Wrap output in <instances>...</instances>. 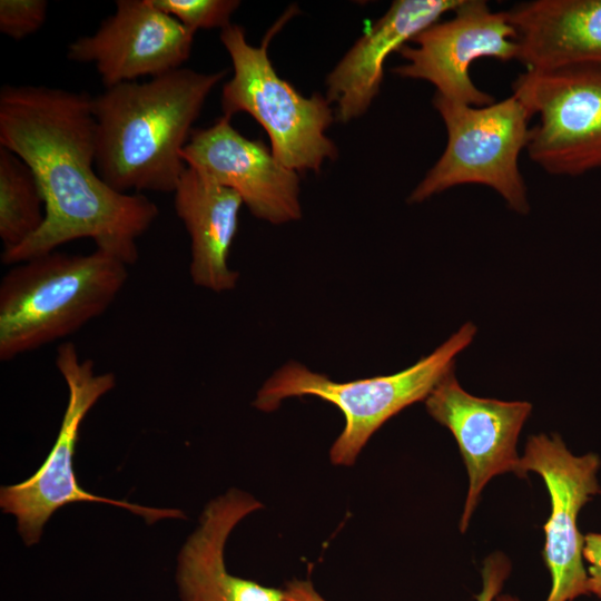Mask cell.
<instances>
[{"label":"cell","instance_id":"ac0fdd59","mask_svg":"<svg viewBox=\"0 0 601 601\" xmlns=\"http://www.w3.org/2000/svg\"><path fill=\"white\" fill-rule=\"evenodd\" d=\"M45 199L28 165L0 146V238L3 252L35 235L45 221Z\"/></svg>","mask_w":601,"mask_h":601},{"label":"cell","instance_id":"44dd1931","mask_svg":"<svg viewBox=\"0 0 601 601\" xmlns=\"http://www.w3.org/2000/svg\"><path fill=\"white\" fill-rule=\"evenodd\" d=\"M508 561L500 554L486 559L483 570V588L476 595L477 601H520L511 595H499L503 581L509 573Z\"/></svg>","mask_w":601,"mask_h":601},{"label":"cell","instance_id":"8992f818","mask_svg":"<svg viewBox=\"0 0 601 601\" xmlns=\"http://www.w3.org/2000/svg\"><path fill=\"white\" fill-rule=\"evenodd\" d=\"M447 132L446 147L414 188L410 203H421L449 188L476 184L499 193L509 208L526 214L528 191L519 157L530 138L529 109L513 95L483 107L432 99Z\"/></svg>","mask_w":601,"mask_h":601},{"label":"cell","instance_id":"7c38bea8","mask_svg":"<svg viewBox=\"0 0 601 601\" xmlns=\"http://www.w3.org/2000/svg\"><path fill=\"white\" fill-rule=\"evenodd\" d=\"M181 157L187 167L235 190L259 219L282 224L302 217L298 173L280 164L262 140L237 131L230 117L193 130Z\"/></svg>","mask_w":601,"mask_h":601},{"label":"cell","instance_id":"7402d4cb","mask_svg":"<svg viewBox=\"0 0 601 601\" xmlns=\"http://www.w3.org/2000/svg\"><path fill=\"white\" fill-rule=\"evenodd\" d=\"M583 541V560L589 564L588 590L601 599V533H588Z\"/></svg>","mask_w":601,"mask_h":601},{"label":"cell","instance_id":"3957f363","mask_svg":"<svg viewBox=\"0 0 601 601\" xmlns=\"http://www.w3.org/2000/svg\"><path fill=\"white\" fill-rule=\"evenodd\" d=\"M127 279L128 265L97 248L12 265L0 283V361L76 333L109 308Z\"/></svg>","mask_w":601,"mask_h":601},{"label":"cell","instance_id":"d6986e66","mask_svg":"<svg viewBox=\"0 0 601 601\" xmlns=\"http://www.w3.org/2000/svg\"><path fill=\"white\" fill-rule=\"evenodd\" d=\"M152 2L194 33L198 29H225L231 24L230 17L240 4L237 0H152Z\"/></svg>","mask_w":601,"mask_h":601},{"label":"cell","instance_id":"6da1fadb","mask_svg":"<svg viewBox=\"0 0 601 601\" xmlns=\"http://www.w3.org/2000/svg\"><path fill=\"white\" fill-rule=\"evenodd\" d=\"M0 146L33 173L46 216L39 230L1 259L14 265L89 238L126 265L138 259L137 239L157 219L140 193H120L96 168L92 97L60 88L4 85L0 90Z\"/></svg>","mask_w":601,"mask_h":601},{"label":"cell","instance_id":"5bb4252c","mask_svg":"<svg viewBox=\"0 0 601 601\" xmlns=\"http://www.w3.org/2000/svg\"><path fill=\"white\" fill-rule=\"evenodd\" d=\"M462 0H396L344 55L326 77V99L335 119L347 122L367 111L381 90L384 63L392 52L452 12Z\"/></svg>","mask_w":601,"mask_h":601},{"label":"cell","instance_id":"52a82bcc","mask_svg":"<svg viewBox=\"0 0 601 601\" xmlns=\"http://www.w3.org/2000/svg\"><path fill=\"white\" fill-rule=\"evenodd\" d=\"M56 366L68 387V403L53 446L29 479L0 490V506L17 518L18 532L27 545L39 542L42 529L59 509L75 502H99L140 515L148 524L161 519H181L177 509L142 506L87 492L77 481L73 456L82 421L93 405L116 385L112 372L96 373L95 363L82 359L71 342L57 347Z\"/></svg>","mask_w":601,"mask_h":601},{"label":"cell","instance_id":"2e32d148","mask_svg":"<svg viewBox=\"0 0 601 601\" xmlns=\"http://www.w3.org/2000/svg\"><path fill=\"white\" fill-rule=\"evenodd\" d=\"M505 12L526 70L601 65V0H531Z\"/></svg>","mask_w":601,"mask_h":601},{"label":"cell","instance_id":"4fadbf2b","mask_svg":"<svg viewBox=\"0 0 601 601\" xmlns=\"http://www.w3.org/2000/svg\"><path fill=\"white\" fill-rule=\"evenodd\" d=\"M428 414L455 437L469 474L460 530L464 532L485 484L495 475L519 474L516 443L531 413L528 402L476 397L445 376L425 400Z\"/></svg>","mask_w":601,"mask_h":601},{"label":"cell","instance_id":"30bf717a","mask_svg":"<svg viewBox=\"0 0 601 601\" xmlns=\"http://www.w3.org/2000/svg\"><path fill=\"white\" fill-rule=\"evenodd\" d=\"M599 467L597 454L575 456L558 435L530 436L520 457L518 475L524 477L530 471L540 474L550 494L551 514L543 528L542 555L552 583L545 601H572L590 594L582 554L584 535L577 520L580 510L601 492Z\"/></svg>","mask_w":601,"mask_h":601},{"label":"cell","instance_id":"9c48e42d","mask_svg":"<svg viewBox=\"0 0 601 601\" xmlns=\"http://www.w3.org/2000/svg\"><path fill=\"white\" fill-rule=\"evenodd\" d=\"M452 18L436 21L416 35L414 47L398 53L406 63L393 72L403 78L432 83L435 93L460 104L483 107L493 96L479 89L470 76L471 65L481 58L510 61L518 58L515 31L506 12L491 10L484 0H462Z\"/></svg>","mask_w":601,"mask_h":601},{"label":"cell","instance_id":"603a6c76","mask_svg":"<svg viewBox=\"0 0 601 601\" xmlns=\"http://www.w3.org/2000/svg\"><path fill=\"white\" fill-rule=\"evenodd\" d=\"M283 601H326L311 580L294 579L283 589Z\"/></svg>","mask_w":601,"mask_h":601},{"label":"cell","instance_id":"5b68a950","mask_svg":"<svg viewBox=\"0 0 601 601\" xmlns=\"http://www.w3.org/2000/svg\"><path fill=\"white\" fill-rule=\"evenodd\" d=\"M476 332L464 324L433 353L411 367L392 375L334 382L304 365L290 362L278 370L258 391L254 406L276 410L288 397L316 396L341 410L343 432L334 442L333 464L352 465L370 437L391 417L408 405L426 400L435 386L453 372L456 355L471 344Z\"/></svg>","mask_w":601,"mask_h":601},{"label":"cell","instance_id":"e0dca14e","mask_svg":"<svg viewBox=\"0 0 601 601\" xmlns=\"http://www.w3.org/2000/svg\"><path fill=\"white\" fill-rule=\"evenodd\" d=\"M173 194L175 211L190 237L193 283L217 293L233 289L238 273L229 268L228 256L238 230L242 197L190 167Z\"/></svg>","mask_w":601,"mask_h":601},{"label":"cell","instance_id":"277c9868","mask_svg":"<svg viewBox=\"0 0 601 601\" xmlns=\"http://www.w3.org/2000/svg\"><path fill=\"white\" fill-rule=\"evenodd\" d=\"M293 8L266 32L259 47L247 42L238 24H229L219 38L228 52L234 73L221 90V110L231 118L247 112L265 129L274 157L299 173H318L326 159L335 160L336 145L326 136L335 112L326 97H304L278 76L268 57L274 35L292 17Z\"/></svg>","mask_w":601,"mask_h":601},{"label":"cell","instance_id":"8fae6325","mask_svg":"<svg viewBox=\"0 0 601 601\" xmlns=\"http://www.w3.org/2000/svg\"><path fill=\"white\" fill-rule=\"evenodd\" d=\"M194 32L152 0H117L116 11L91 36L68 46V59L93 63L106 88L183 68Z\"/></svg>","mask_w":601,"mask_h":601},{"label":"cell","instance_id":"9a60e30c","mask_svg":"<svg viewBox=\"0 0 601 601\" xmlns=\"http://www.w3.org/2000/svg\"><path fill=\"white\" fill-rule=\"evenodd\" d=\"M263 504L236 489L213 500L178 555L180 601H283V589L230 574L224 549L231 530Z\"/></svg>","mask_w":601,"mask_h":601},{"label":"cell","instance_id":"ffe728a7","mask_svg":"<svg viewBox=\"0 0 601 601\" xmlns=\"http://www.w3.org/2000/svg\"><path fill=\"white\" fill-rule=\"evenodd\" d=\"M47 9L46 0H1V33L13 40H21L35 33L45 23Z\"/></svg>","mask_w":601,"mask_h":601},{"label":"cell","instance_id":"ba28073f","mask_svg":"<svg viewBox=\"0 0 601 601\" xmlns=\"http://www.w3.org/2000/svg\"><path fill=\"white\" fill-rule=\"evenodd\" d=\"M512 95L538 117L526 146L533 162L558 176L601 168V65L525 70Z\"/></svg>","mask_w":601,"mask_h":601},{"label":"cell","instance_id":"7a4b0ae2","mask_svg":"<svg viewBox=\"0 0 601 601\" xmlns=\"http://www.w3.org/2000/svg\"><path fill=\"white\" fill-rule=\"evenodd\" d=\"M225 75L179 68L92 97L99 176L120 193H174L193 124Z\"/></svg>","mask_w":601,"mask_h":601}]
</instances>
